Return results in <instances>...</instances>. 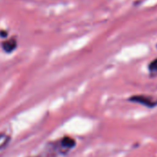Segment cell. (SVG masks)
Returning <instances> with one entry per match:
<instances>
[{
    "label": "cell",
    "mask_w": 157,
    "mask_h": 157,
    "mask_svg": "<svg viewBox=\"0 0 157 157\" xmlns=\"http://www.w3.org/2000/svg\"><path fill=\"white\" fill-rule=\"evenodd\" d=\"M34 157H36V156H34Z\"/></svg>",
    "instance_id": "7"
},
{
    "label": "cell",
    "mask_w": 157,
    "mask_h": 157,
    "mask_svg": "<svg viewBox=\"0 0 157 157\" xmlns=\"http://www.w3.org/2000/svg\"><path fill=\"white\" fill-rule=\"evenodd\" d=\"M75 145V141L71 137H63L56 142L49 144L44 152L47 157H55L67 154Z\"/></svg>",
    "instance_id": "1"
},
{
    "label": "cell",
    "mask_w": 157,
    "mask_h": 157,
    "mask_svg": "<svg viewBox=\"0 0 157 157\" xmlns=\"http://www.w3.org/2000/svg\"><path fill=\"white\" fill-rule=\"evenodd\" d=\"M17 45V40H16V39H13V38L2 42V48H3V50L6 52H8V53L12 52L14 50H16Z\"/></svg>",
    "instance_id": "3"
},
{
    "label": "cell",
    "mask_w": 157,
    "mask_h": 157,
    "mask_svg": "<svg viewBox=\"0 0 157 157\" xmlns=\"http://www.w3.org/2000/svg\"><path fill=\"white\" fill-rule=\"evenodd\" d=\"M10 142V136L6 133H0V151L3 150Z\"/></svg>",
    "instance_id": "4"
},
{
    "label": "cell",
    "mask_w": 157,
    "mask_h": 157,
    "mask_svg": "<svg viewBox=\"0 0 157 157\" xmlns=\"http://www.w3.org/2000/svg\"><path fill=\"white\" fill-rule=\"evenodd\" d=\"M0 35H2V37H6V36H7V33L5 31H0Z\"/></svg>",
    "instance_id": "6"
},
{
    "label": "cell",
    "mask_w": 157,
    "mask_h": 157,
    "mask_svg": "<svg viewBox=\"0 0 157 157\" xmlns=\"http://www.w3.org/2000/svg\"><path fill=\"white\" fill-rule=\"evenodd\" d=\"M130 100L132 102H137V103L143 104L149 108H154L157 105L156 99L150 98V97H146V96H134V97H132L130 98Z\"/></svg>",
    "instance_id": "2"
},
{
    "label": "cell",
    "mask_w": 157,
    "mask_h": 157,
    "mask_svg": "<svg viewBox=\"0 0 157 157\" xmlns=\"http://www.w3.org/2000/svg\"><path fill=\"white\" fill-rule=\"evenodd\" d=\"M149 68H150V70L153 71V72H157V59H155V61H153V62L150 63Z\"/></svg>",
    "instance_id": "5"
}]
</instances>
